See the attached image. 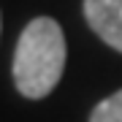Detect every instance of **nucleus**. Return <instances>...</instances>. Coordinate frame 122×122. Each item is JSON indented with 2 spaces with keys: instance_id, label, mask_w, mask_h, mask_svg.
<instances>
[{
  "instance_id": "nucleus-1",
  "label": "nucleus",
  "mask_w": 122,
  "mask_h": 122,
  "mask_svg": "<svg viewBox=\"0 0 122 122\" xmlns=\"http://www.w3.org/2000/svg\"><path fill=\"white\" fill-rule=\"evenodd\" d=\"M65 68V35L49 16H38L22 30L14 52V84L25 98L41 100L57 87Z\"/></svg>"
},
{
  "instance_id": "nucleus-2",
  "label": "nucleus",
  "mask_w": 122,
  "mask_h": 122,
  "mask_svg": "<svg viewBox=\"0 0 122 122\" xmlns=\"http://www.w3.org/2000/svg\"><path fill=\"white\" fill-rule=\"evenodd\" d=\"M84 19L100 41L122 52V0H84Z\"/></svg>"
},
{
  "instance_id": "nucleus-3",
  "label": "nucleus",
  "mask_w": 122,
  "mask_h": 122,
  "mask_svg": "<svg viewBox=\"0 0 122 122\" xmlns=\"http://www.w3.org/2000/svg\"><path fill=\"white\" fill-rule=\"evenodd\" d=\"M90 122H122V90L100 100L90 114Z\"/></svg>"
}]
</instances>
